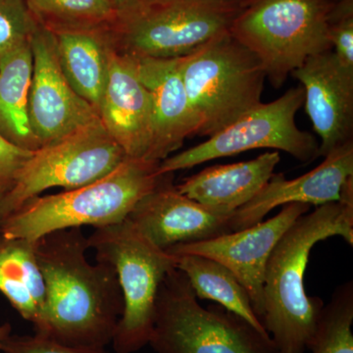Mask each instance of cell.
<instances>
[{
    "label": "cell",
    "mask_w": 353,
    "mask_h": 353,
    "mask_svg": "<svg viewBox=\"0 0 353 353\" xmlns=\"http://www.w3.org/2000/svg\"><path fill=\"white\" fill-rule=\"evenodd\" d=\"M36 241L46 301L32 325L34 334L69 347L104 348L112 343L124 309L115 270L105 262H88L82 228Z\"/></svg>",
    "instance_id": "cell-1"
},
{
    "label": "cell",
    "mask_w": 353,
    "mask_h": 353,
    "mask_svg": "<svg viewBox=\"0 0 353 353\" xmlns=\"http://www.w3.org/2000/svg\"><path fill=\"white\" fill-rule=\"evenodd\" d=\"M332 236L353 245V179L343 187L340 201L297 218L271 252L260 322L278 353H304L314 336L325 304L306 294L304 274L313 246Z\"/></svg>",
    "instance_id": "cell-2"
},
{
    "label": "cell",
    "mask_w": 353,
    "mask_h": 353,
    "mask_svg": "<svg viewBox=\"0 0 353 353\" xmlns=\"http://www.w3.org/2000/svg\"><path fill=\"white\" fill-rule=\"evenodd\" d=\"M158 165L127 158L115 171L97 182L34 197L0 221V234L37 241L60 230L122 222L163 178L165 174L158 173Z\"/></svg>",
    "instance_id": "cell-3"
},
{
    "label": "cell",
    "mask_w": 353,
    "mask_h": 353,
    "mask_svg": "<svg viewBox=\"0 0 353 353\" xmlns=\"http://www.w3.org/2000/svg\"><path fill=\"white\" fill-rule=\"evenodd\" d=\"M196 124L211 137L261 103L266 73L256 55L230 32L178 58Z\"/></svg>",
    "instance_id": "cell-4"
},
{
    "label": "cell",
    "mask_w": 353,
    "mask_h": 353,
    "mask_svg": "<svg viewBox=\"0 0 353 353\" xmlns=\"http://www.w3.org/2000/svg\"><path fill=\"white\" fill-rule=\"evenodd\" d=\"M148 345L155 353H278L268 333L241 316L219 304L202 307L178 268L160 285Z\"/></svg>",
    "instance_id": "cell-5"
},
{
    "label": "cell",
    "mask_w": 353,
    "mask_h": 353,
    "mask_svg": "<svg viewBox=\"0 0 353 353\" xmlns=\"http://www.w3.org/2000/svg\"><path fill=\"white\" fill-rule=\"evenodd\" d=\"M243 0L139 2L109 31L113 48L134 58L176 59L229 32Z\"/></svg>",
    "instance_id": "cell-6"
},
{
    "label": "cell",
    "mask_w": 353,
    "mask_h": 353,
    "mask_svg": "<svg viewBox=\"0 0 353 353\" xmlns=\"http://www.w3.org/2000/svg\"><path fill=\"white\" fill-rule=\"evenodd\" d=\"M333 0H252L230 34L256 55L274 88L284 85L307 58L332 50L328 34Z\"/></svg>",
    "instance_id": "cell-7"
},
{
    "label": "cell",
    "mask_w": 353,
    "mask_h": 353,
    "mask_svg": "<svg viewBox=\"0 0 353 353\" xmlns=\"http://www.w3.org/2000/svg\"><path fill=\"white\" fill-rule=\"evenodd\" d=\"M88 243L97 261L115 270L122 290L124 309L114 334V350L139 352L150 343L158 290L165 276L176 268L175 259L152 245L128 219L95 228Z\"/></svg>",
    "instance_id": "cell-8"
},
{
    "label": "cell",
    "mask_w": 353,
    "mask_h": 353,
    "mask_svg": "<svg viewBox=\"0 0 353 353\" xmlns=\"http://www.w3.org/2000/svg\"><path fill=\"white\" fill-rule=\"evenodd\" d=\"M127 158L101 120L44 145L32 153L10 189L0 196V221L46 190H70L97 182Z\"/></svg>",
    "instance_id": "cell-9"
},
{
    "label": "cell",
    "mask_w": 353,
    "mask_h": 353,
    "mask_svg": "<svg viewBox=\"0 0 353 353\" xmlns=\"http://www.w3.org/2000/svg\"><path fill=\"white\" fill-rule=\"evenodd\" d=\"M303 102V87L290 88L269 103L261 102L208 141L162 160L158 173H174L259 148L283 150L299 161H313L318 157L319 143L310 132L299 130L296 123Z\"/></svg>",
    "instance_id": "cell-10"
},
{
    "label": "cell",
    "mask_w": 353,
    "mask_h": 353,
    "mask_svg": "<svg viewBox=\"0 0 353 353\" xmlns=\"http://www.w3.org/2000/svg\"><path fill=\"white\" fill-rule=\"evenodd\" d=\"M31 48L29 119L43 148L101 118L94 106L77 94L67 81L58 60L54 34L39 23L31 36Z\"/></svg>",
    "instance_id": "cell-11"
},
{
    "label": "cell",
    "mask_w": 353,
    "mask_h": 353,
    "mask_svg": "<svg viewBox=\"0 0 353 353\" xmlns=\"http://www.w3.org/2000/svg\"><path fill=\"white\" fill-rule=\"evenodd\" d=\"M309 209L308 204H285L271 219L261 221L248 229L210 240L179 243L166 252L202 255L225 265L248 290L260 321L263 315L265 270L271 252L292 223Z\"/></svg>",
    "instance_id": "cell-12"
},
{
    "label": "cell",
    "mask_w": 353,
    "mask_h": 353,
    "mask_svg": "<svg viewBox=\"0 0 353 353\" xmlns=\"http://www.w3.org/2000/svg\"><path fill=\"white\" fill-rule=\"evenodd\" d=\"M165 174L157 188L137 203L127 219L160 250L233 233L232 214L206 208L183 196Z\"/></svg>",
    "instance_id": "cell-13"
},
{
    "label": "cell",
    "mask_w": 353,
    "mask_h": 353,
    "mask_svg": "<svg viewBox=\"0 0 353 353\" xmlns=\"http://www.w3.org/2000/svg\"><path fill=\"white\" fill-rule=\"evenodd\" d=\"M292 76L301 83L306 113L321 141L318 157L352 141L353 72L328 50L307 58Z\"/></svg>",
    "instance_id": "cell-14"
},
{
    "label": "cell",
    "mask_w": 353,
    "mask_h": 353,
    "mask_svg": "<svg viewBox=\"0 0 353 353\" xmlns=\"http://www.w3.org/2000/svg\"><path fill=\"white\" fill-rule=\"evenodd\" d=\"M99 115L128 158L148 159L153 132L152 97L139 80L134 59L116 50L112 43Z\"/></svg>",
    "instance_id": "cell-15"
},
{
    "label": "cell",
    "mask_w": 353,
    "mask_h": 353,
    "mask_svg": "<svg viewBox=\"0 0 353 353\" xmlns=\"http://www.w3.org/2000/svg\"><path fill=\"white\" fill-rule=\"evenodd\" d=\"M353 178V141L336 148L324 161L308 173L288 180L284 174H274L252 201L234 211L230 219L232 232L254 226L278 206L304 203L321 206L340 201L345 183Z\"/></svg>",
    "instance_id": "cell-16"
},
{
    "label": "cell",
    "mask_w": 353,
    "mask_h": 353,
    "mask_svg": "<svg viewBox=\"0 0 353 353\" xmlns=\"http://www.w3.org/2000/svg\"><path fill=\"white\" fill-rule=\"evenodd\" d=\"M139 80L150 92L153 132L148 161L160 162L196 136V124L176 59L134 58Z\"/></svg>",
    "instance_id": "cell-17"
},
{
    "label": "cell",
    "mask_w": 353,
    "mask_h": 353,
    "mask_svg": "<svg viewBox=\"0 0 353 353\" xmlns=\"http://www.w3.org/2000/svg\"><path fill=\"white\" fill-rule=\"evenodd\" d=\"M280 160L278 152H271L250 161L215 165L176 187L183 196L206 208L232 214L261 192Z\"/></svg>",
    "instance_id": "cell-18"
},
{
    "label": "cell",
    "mask_w": 353,
    "mask_h": 353,
    "mask_svg": "<svg viewBox=\"0 0 353 353\" xmlns=\"http://www.w3.org/2000/svg\"><path fill=\"white\" fill-rule=\"evenodd\" d=\"M109 31L52 32L58 60L67 81L97 112L108 82Z\"/></svg>",
    "instance_id": "cell-19"
},
{
    "label": "cell",
    "mask_w": 353,
    "mask_h": 353,
    "mask_svg": "<svg viewBox=\"0 0 353 353\" xmlns=\"http://www.w3.org/2000/svg\"><path fill=\"white\" fill-rule=\"evenodd\" d=\"M32 74L31 39L0 55V134L13 145L36 152L41 146L29 119Z\"/></svg>",
    "instance_id": "cell-20"
},
{
    "label": "cell",
    "mask_w": 353,
    "mask_h": 353,
    "mask_svg": "<svg viewBox=\"0 0 353 353\" xmlns=\"http://www.w3.org/2000/svg\"><path fill=\"white\" fill-rule=\"evenodd\" d=\"M176 268L183 272L197 299H208L241 316L259 331L265 332L255 315L250 294L236 275L220 262L192 253H171Z\"/></svg>",
    "instance_id": "cell-21"
},
{
    "label": "cell",
    "mask_w": 353,
    "mask_h": 353,
    "mask_svg": "<svg viewBox=\"0 0 353 353\" xmlns=\"http://www.w3.org/2000/svg\"><path fill=\"white\" fill-rule=\"evenodd\" d=\"M27 4L34 20L51 32L106 31L119 17L108 0H27Z\"/></svg>",
    "instance_id": "cell-22"
},
{
    "label": "cell",
    "mask_w": 353,
    "mask_h": 353,
    "mask_svg": "<svg viewBox=\"0 0 353 353\" xmlns=\"http://www.w3.org/2000/svg\"><path fill=\"white\" fill-rule=\"evenodd\" d=\"M353 284L336 288L324 305L307 350L312 353H353Z\"/></svg>",
    "instance_id": "cell-23"
},
{
    "label": "cell",
    "mask_w": 353,
    "mask_h": 353,
    "mask_svg": "<svg viewBox=\"0 0 353 353\" xmlns=\"http://www.w3.org/2000/svg\"><path fill=\"white\" fill-rule=\"evenodd\" d=\"M36 245V241L0 234V268L27 285L41 312L46 301V284L37 260Z\"/></svg>",
    "instance_id": "cell-24"
},
{
    "label": "cell",
    "mask_w": 353,
    "mask_h": 353,
    "mask_svg": "<svg viewBox=\"0 0 353 353\" xmlns=\"http://www.w3.org/2000/svg\"><path fill=\"white\" fill-rule=\"evenodd\" d=\"M37 24L27 0H0V55L29 41Z\"/></svg>",
    "instance_id": "cell-25"
},
{
    "label": "cell",
    "mask_w": 353,
    "mask_h": 353,
    "mask_svg": "<svg viewBox=\"0 0 353 353\" xmlns=\"http://www.w3.org/2000/svg\"><path fill=\"white\" fill-rule=\"evenodd\" d=\"M328 34L334 55L345 69L353 72V0L334 1Z\"/></svg>",
    "instance_id": "cell-26"
},
{
    "label": "cell",
    "mask_w": 353,
    "mask_h": 353,
    "mask_svg": "<svg viewBox=\"0 0 353 353\" xmlns=\"http://www.w3.org/2000/svg\"><path fill=\"white\" fill-rule=\"evenodd\" d=\"M3 353H108L102 347H69L37 336H10L2 343Z\"/></svg>",
    "instance_id": "cell-27"
},
{
    "label": "cell",
    "mask_w": 353,
    "mask_h": 353,
    "mask_svg": "<svg viewBox=\"0 0 353 353\" xmlns=\"http://www.w3.org/2000/svg\"><path fill=\"white\" fill-rule=\"evenodd\" d=\"M0 292L25 320L37 322L39 309L27 285L0 268Z\"/></svg>",
    "instance_id": "cell-28"
},
{
    "label": "cell",
    "mask_w": 353,
    "mask_h": 353,
    "mask_svg": "<svg viewBox=\"0 0 353 353\" xmlns=\"http://www.w3.org/2000/svg\"><path fill=\"white\" fill-rule=\"evenodd\" d=\"M32 153L13 145L0 134V196L10 189L16 176Z\"/></svg>",
    "instance_id": "cell-29"
},
{
    "label": "cell",
    "mask_w": 353,
    "mask_h": 353,
    "mask_svg": "<svg viewBox=\"0 0 353 353\" xmlns=\"http://www.w3.org/2000/svg\"><path fill=\"white\" fill-rule=\"evenodd\" d=\"M108 1L113 7L114 10L118 13V15H121L139 4V0H108Z\"/></svg>",
    "instance_id": "cell-30"
},
{
    "label": "cell",
    "mask_w": 353,
    "mask_h": 353,
    "mask_svg": "<svg viewBox=\"0 0 353 353\" xmlns=\"http://www.w3.org/2000/svg\"><path fill=\"white\" fill-rule=\"evenodd\" d=\"M11 332H12V326L9 323L0 325V352H1L2 343L10 336Z\"/></svg>",
    "instance_id": "cell-31"
},
{
    "label": "cell",
    "mask_w": 353,
    "mask_h": 353,
    "mask_svg": "<svg viewBox=\"0 0 353 353\" xmlns=\"http://www.w3.org/2000/svg\"><path fill=\"white\" fill-rule=\"evenodd\" d=\"M153 2V1H162V0H139V2Z\"/></svg>",
    "instance_id": "cell-32"
},
{
    "label": "cell",
    "mask_w": 353,
    "mask_h": 353,
    "mask_svg": "<svg viewBox=\"0 0 353 353\" xmlns=\"http://www.w3.org/2000/svg\"><path fill=\"white\" fill-rule=\"evenodd\" d=\"M243 1H248V2H250V1H252V0H243Z\"/></svg>",
    "instance_id": "cell-33"
},
{
    "label": "cell",
    "mask_w": 353,
    "mask_h": 353,
    "mask_svg": "<svg viewBox=\"0 0 353 353\" xmlns=\"http://www.w3.org/2000/svg\"><path fill=\"white\" fill-rule=\"evenodd\" d=\"M333 1H336V0H333Z\"/></svg>",
    "instance_id": "cell-34"
}]
</instances>
